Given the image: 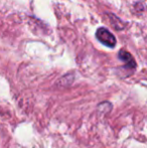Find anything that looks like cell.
Wrapping results in <instances>:
<instances>
[{"mask_svg":"<svg viewBox=\"0 0 147 148\" xmlns=\"http://www.w3.org/2000/svg\"><path fill=\"white\" fill-rule=\"evenodd\" d=\"M96 37L101 43L108 47H115L116 45V38L113 34L105 27H100L96 31Z\"/></svg>","mask_w":147,"mask_h":148,"instance_id":"6da1fadb","label":"cell"},{"mask_svg":"<svg viewBox=\"0 0 147 148\" xmlns=\"http://www.w3.org/2000/svg\"><path fill=\"white\" fill-rule=\"evenodd\" d=\"M109 16H110V21H111L112 26H113L115 29L121 30V29H123V28L125 27V25H124V22L122 21L119 17H117V16L114 15V14H109Z\"/></svg>","mask_w":147,"mask_h":148,"instance_id":"3957f363","label":"cell"},{"mask_svg":"<svg viewBox=\"0 0 147 148\" xmlns=\"http://www.w3.org/2000/svg\"><path fill=\"white\" fill-rule=\"evenodd\" d=\"M118 57H119V59L121 60L122 62H125V68H127V69H135L136 68L135 60H134L133 57H132L128 51L122 49V51H120L119 53H118Z\"/></svg>","mask_w":147,"mask_h":148,"instance_id":"7a4b0ae2","label":"cell"}]
</instances>
